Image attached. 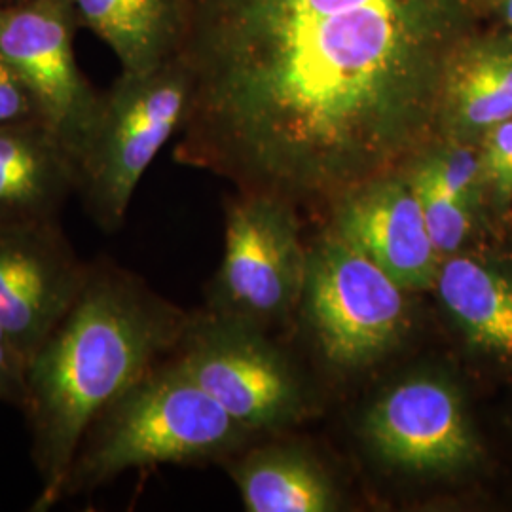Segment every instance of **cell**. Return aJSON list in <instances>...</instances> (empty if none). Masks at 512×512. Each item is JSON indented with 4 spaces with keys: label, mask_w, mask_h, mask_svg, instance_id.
<instances>
[{
    "label": "cell",
    "mask_w": 512,
    "mask_h": 512,
    "mask_svg": "<svg viewBox=\"0 0 512 512\" xmlns=\"http://www.w3.org/2000/svg\"><path fill=\"white\" fill-rule=\"evenodd\" d=\"M192 101L175 160L334 203L437 137L442 78L482 0H179Z\"/></svg>",
    "instance_id": "1"
},
{
    "label": "cell",
    "mask_w": 512,
    "mask_h": 512,
    "mask_svg": "<svg viewBox=\"0 0 512 512\" xmlns=\"http://www.w3.org/2000/svg\"><path fill=\"white\" fill-rule=\"evenodd\" d=\"M188 319L139 275L107 256L92 260L84 289L29 363L21 414L40 480L31 511L61 503L90 421L177 349Z\"/></svg>",
    "instance_id": "2"
},
{
    "label": "cell",
    "mask_w": 512,
    "mask_h": 512,
    "mask_svg": "<svg viewBox=\"0 0 512 512\" xmlns=\"http://www.w3.org/2000/svg\"><path fill=\"white\" fill-rule=\"evenodd\" d=\"M249 435L171 353L90 421L61 501L93 494L131 469L230 458Z\"/></svg>",
    "instance_id": "3"
},
{
    "label": "cell",
    "mask_w": 512,
    "mask_h": 512,
    "mask_svg": "<svg viewBox=\"0 0 512 512\" xmlns=\"http://www.w3.org/2000/svg\"><path fill=\"white\" fill-rule=\"evenodd\" d=\"M192 78L179 55L147 73L122 71L107 92L78 162L88 217L105 234L122 228L129 203L165 143L183 129Z\"/></svg>",
    "instance_id": "4"
},
{
    "label": "cell",
    "mask_w": 512,
    "mask_h": 512,
    "mask_svg": "<svg viewBox=\"0 0 512 512\" xmlns=\"http://www.w3.org/2000/svg\"><path fill=\"white\" fill-rule=\"evenodd\" d=\"M403 287L348 241L330 232L308 253L302 306L330 365L380 363L410 329Z\"/></svg>",
    "instance_id": "5"
},
{
    "label": "cell",
    "mask_w": 512,
    "mask_h": 512,
    "mask_svg": "<svg viewBox=\"0 0 512 512\" xmlns=\"http://www.w3.org/2000/svg\"><path fill=\"white\" fill-rule=\"evenodd\" d=\"M308 253L293 203L239 192L226 203L224 255L207 293V311L253 323L289 315L302 304Z\"/></svg>",
    "instance_id": "6"
},
{
    "label": "cell",
    "mask_w": 512,
    "mask_h": 512,
    "mask_svg": "<svg viewBox=\"0 0 512 512\" xmlns=\"http://www.w3.org/2000/svg\"><path fill=\"white\" fill-rule=\"evenodd\" d=\"M366 440L385 463L433 478H476L490 469L463 387L442 374L393 385L366 412Z\"/></svg>",
    "instance_id": "7"
},
{
    "label": "cell",
    "mask_w": 512,
    "mask_h": 512,
    "mask_svg": "<svg viewBox=\"0 0 512 512\" xmlns=\"http://www.w3.org/2000/svg\"><path fill=\"white\" fill-rule=\"evenodd\" d=\"M173 355L249 433L285 425L304 410L291 366L253 323L190 313Z\"/></svg>",
    "instance_id": "8"
},
{
    "label": "cell",
    "mask_w": 512,
    "mask_h": 512,
    "mask_svg": "<svg viewBox=\"0 0 512 512\" xmlns=\"http://www.w3.org/2000/svg\"><path fill=\"white\" fill-rule=\"evenodd\" d=\"M78 23L69 0H23L0 6V55L35 93L44 122L80 156L97 122L103 92L78 69Z\"/></svg>",
    "instance_id": "9"
},
{
    "label": "cell",
    "mask_w": 512,
    "mask_h": 512,
    "mask_svg": "<svg viewBox=\"0 0 512 512\" xmlns=\"http://www.w3.org/2000/svg\"><path fill=\"white\" fill-rule=\"evenodd\" d=\"M90 268L61 220L0 224V325L29 363L71 310Z\"/></svg>",
    "instance_id": "10"
},
{
    "label": "cell",
    "mask_w": 512,
    "mask_h": 512,
    "mask_svg": "<svg viewBox=\"0 0 512 512\" xmlns=\"http://www.w3.org/2000/svg\"><path fill=\"white\" fill-rule=\"evenodd\" d=\"M433 291L478 372L512 387V238L442 258Z\"/></svg>",
    "instance_id": "11"
},
{
    "label": "cell",
    "mask_w": 512,
    "mask_h": 512,
    "mask_svg": "<svg viewBox=\"0 0 512 512\" xmlns=\"http://www.w3.org/2000/svg\"><path fill=\"white\" fill-rule=\"evenodd\" d=\"M332 213L330 232L376 262L404 291L435 287L440 256L404 171L349 190L332 203Z\"/></svg>",
    "instance_id": "12"
},
{
    "label": "cell",
    "mask_w": 512,
    "mask_h": 512,
    "mask_svg": "<svg viewBox=\"0 0 512 512\" xmlns=\"http://www.w3.org/2000/svg\"><path fill=\"white\" fill-rule=\"evenodd\" d=\"M512 118V33L484 23L459 44L442 78L437 131L442 139L478 145Z\"/></svg>",
    "instance_id": "13"
},
{
    "label": "cell",
    "mask_w": 512,
    "mask_h": 512,
    "mask_svg": "<svg viewBox=\"0 0 512 512\" xmlns=\"http://www.w3.org/2000/svg\"><path fill=\"white\" fill-rule=\"evenodd\" d=\"M76 190L73 154L46 122L0 128V224L61 220Z\"/></svg>",
    "instance_id": "14"
},
{
    "label": "cell",
    "mask_w": 512,
    "mask_h": 512,
    "mask_svg": "<svg viewBox=\"0 0 512 512\" xmlns=\"http://www.w3.org/2000/svg\"><path fill=\"white\" fill-rule=\"evenodd\" d=\"M78 27H86L116 54L122 71L147 73L179 52V0H69Z\"/></svg>",
    "instance_id": "15"
},
{
    "label": "cell",
    "mask_w": 512,
    "mask_h": 512,
    "mask_svg": "<svg viewBox=\"0 0 512 512\" xmlns=\"http://www.w3.org/2000/svg\"><path fill=\"white\" fill-rule=\"evenodd\" d=\"M249 512H329L338 495L317 461L296 450H256L230 465Z\"/></svg>",
    "instance_id": "16"
},
{
    "label": "cell",
    "mask_w": 512,
    "mask_h": 512,
    "mask_svg": "<svg viewBox=\"0 0 512 512\" xmlns=\"http://www.w3.org/2000/svg\"><path fill=\"white\" fill-rule=\"evenodd\" d=\"M488 215L501 239L512 238V118L490 129L478 143Z\"/></svg>",
    "instance_id": "17"
},
{
    "label": "cell",
    "mask_w": 512,
    "mask_h": 512,
    "mask_svg": "<svg viewBox=\"0 0 512 512\" xmlns=\"http://www.w3.org/2000/svg\"><path fill=\"white\" fill-rule=\"evenodd\" d=\"M44 122L35 93L18 71L0 55V128Z\"/></svg>",
    "instance_id": "18"
},
{
    "label": "cell",
    "mask_w": 512,
    "mask_h": 512,
    "mask_svg": "<svg viewBox=\"0 0 512 512\" xmlns=\"http://www.w3.org/2000/svg\"><path fill=\"white\" fill-rule=\"evenodd\" d=\"M29 359L0 325V403L23 408L27 399Z\"/></svg>",
    "instance_id": "19"
},
{
    "label": "cell",
    "mask_w": 512,
    "mask_h": 512,
    "mask_svg": "<svg viewBox=\"0 0 512 512\" xmlns=\"http://www.w3.org/2000/svg\"><path fill=\"white\" fill-rule=\"evenodd\" d=\"M486 23H495L512 33V0H495L490 6Z\"/></svg>",
    "instance_id": "20"
},
{
    "label": "cell",
    "mask_w": 512,
    "mask_h": 512,
    "mask_svg": "<svg viewBox=\"0 0 512 512\" xmlns=\"http://www.w3.org/2000/svg\"><path fill=\"white\" fill-rule=\"evenodd\" d=\"M18 2H23V0H0V6H12V4H18Z\"/></svg>",
    "instance_id": "21"
},
{
    "label": "cell",
    "mask_w": 512,
    "mask_h": 512,
    "mask_svg": "<svg viewBox=\"0 0 512 512\" xmlns=\"http://www.w3.org/2000/svg\"><path fill=\"white\" fill-rule=\"evenodd\" d=\"M484 2V8H486V19H488V12H490V6L494 4L495 0H482Z\"/></svg>",
    "instance_id": "22"
},
{
    "label": "cell",
    "mask_w": 512,
    "mask_h": 512,
    "mask_svg": "<svg viewBox=\"0 0 512 512\" xmlns=\"http://www.w3.org/2000/svg\"><path fill=\"white\" fill-rule=\"evenodd\" d=\"M511 425H512V420H511Z\"/></svg>",
    "instance_id": "23"
}]
</instances>
